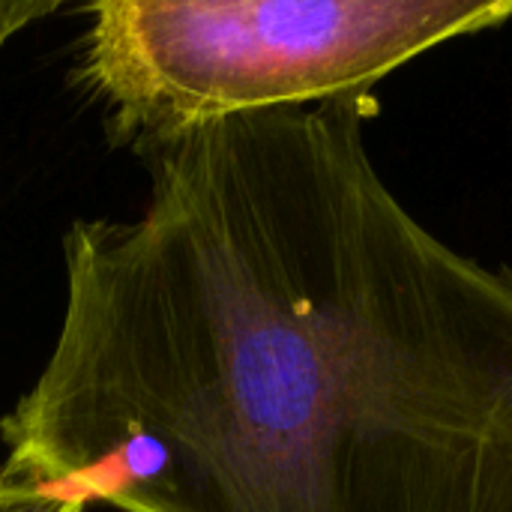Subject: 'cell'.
<instances>
[{"mask_svg":"<svg viewBox=\"0 0 512 512\" xmlns=\"http://www.w3.org/2000/svg\"><path fill=\"white\" fill-rule=\"evenodd\" d=\"M369 96L135 153L63 234V318L0 483L120 512H512V270L387 186Z\"/></svg>","mask_w":512,"mask_h":512,"instance_id":"cell-1","label":"cell"},{"mask_svg":"<svg viewBox=\"0 0 512 512\" xmlns=\"http://www.w3.org/2000/svg\"><path fill=\"white\" fill-rule=\"evenodd\" d=\"M75 84L111 147L141 153L207 123L369 96L512 0H93Z\"/></svg>","mask_w":512,"mask_h":512,"instance_id":"cell-2","label":"cell"},{"mask_svg":"<svg viewBox=\"0 0 512 512\" xmlns=\"http://www.w3.org/2000/svg\"><path fill=\"white\" fill-rule=\"evenodd\" d=\"M84 501L42 486L0 483V512H84Z\"/></svg>","mask_w":512,"mask_h":512,"instance_id":"cell-3","label":"cell"},{"mask_svg":"<svg viewBox=\"0 0 512 512\" xmlns=\"http://www.w3.org/2000/svg\"><path fill=\"white\" fill-rule=\"evenodd\" d=\"M60 9V0H0V48L24 27L48 18Z\"/></svg>","mask_w":512,"mask_h":512,"instance_id":"cell-4","label":"cell"}]
</instances>
